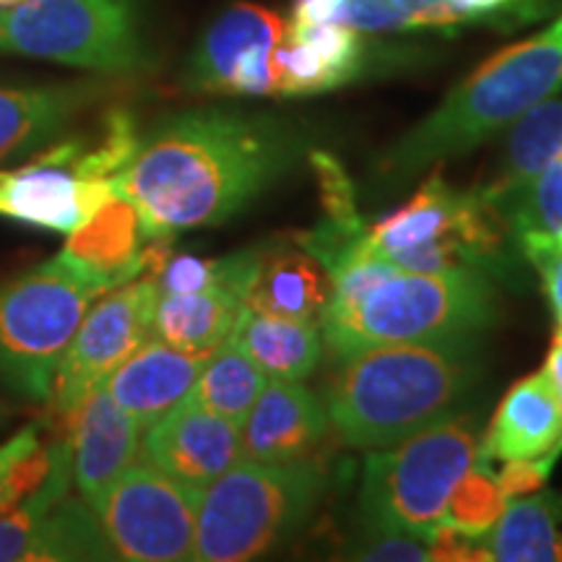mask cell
Segmentation results:
<instances>
[{
    "label": "cell",
    "mask_w": 562,
    "mask_h": 562,
    "mask_svg": "<svg viewBox=\"0 0 562 562\" xmlns=\"http://www.w3.org/2000/svg\"><path fill=\"white\" fill-rule=\"evenodd\" d=\"M300 136L284 123L232 108L165 117L140 138L115 178L136 206L146 237L227 222L292 170Z\"/></svg>",
    "instance_id": "cell-1"
},
{
    "label": "cell",
    "mask_w": 562,
    "mask_h": 562,
    "mask_svg": "<svg viewBox=\"0 0 562 562\" xmlns=\"http://www.w3.org/2000/svg\"><path fill=\"white\" fill-rule=\"evenodd\" d=\"M482 334L334 355L326 412L355 448H389L463 412L482 381Z\"/></svg>",
    "instance_id": "cell-2"
},
{
    "label": "cell",
    "mask_w": 562,
    "mask_h": 562,
    "mask_svg": "<svg viewBox=\"0 0 562 562\" xmlns=\"http://www.w3.org/2000/svg\"><path fill=\"white\" fill-rule=\"evenodd\" d=\"M328 273L334 292L321 328L331 355L484 334L501 313L490 273L404 271L364 250L362 237L328 263Z\"/></svg>",
    "instance_id": "cell-3"
},
{
    "label": "cell",
    "mask_w": 562,
    "mask_h": 562,
    "mask_svg": "<svg viewBox=\"0 0 562 562\" xmlns=\"http://www.w3.org/2000/svg\"><path fill=\"white\" fill-rule=\"evenodd\" d=\"M562 89V13L542 32L484 60L425 121L378 159L375 182L406 186L440 161L463 157Z\"/></svg>",
    "instance_id": "cell-4"
},
{
    "label": "cell",
    "mask_w": 562,
    "mask_h": 562,
    "mask_svg": "<svg viewBox=\"0 0 562 562\" xmlns=\"http://www.w3.org/2000/svg\"><path fill=\"white\" fill-rule=\"evenodd\" d=\"M326 476L318 461L237 459L201 492L193 560L245 562L292 539L318 508Z\"/></svg>",
    "instance_id": "cell-5"
},
{
    "label": "cell",
    "mask_w": 562,
    "mask_h": 562,
    "mask_svg": "<svg viewBox=\"0 0 562 562\" xmlns=\"http://www.w3.org/2000/svg\"><path fill=\"white\" fill-rule=\"evenodd\" d=\"M108 284L66 250L0 279V389L47 404L63 351Z\"/></svg>",
    "instance_id": "cell-6"
},
{
    "label": "cell",
    "mask_w": 562,
    "mask_h": 562,
    "mask_svg": "<svg viewBox=\"0 0 562 562\" xmlns=\"http://www.w3.org/2000/svg\"><path fill=\"white\" fill-rule=\"evenodd\" d=\"M508 227L480 191H456L432 175L402 209L364 227V250L404 271L508 273Z\"/></svg>",
    "instance_id": "cell-7"
},
{
    "label": "cell",
    "mask_w": 562,
    "mask_h": 562,
    "mask_svg": "<svg viewBox=\"0 0 562 562\" xmlns=\"http://www.w3.org/2000/svg\"><path fill=\"white\" fill-rule=\"evenodd\" d=\"M476 422L459 412L427 430L370 451L362 474L364 529L425 539L446 518L456 484L474 467Z\"/></svg>",
    "instance_id": "cell-8"
},
{
    "label": "cell",
    "mask_w": 562,
    "mask_h": 562,
    "mask_svg": "<svg viewBox=\"0 0 562 562\" xmlns=\"http://www.w3.org/2000/svg\"><path fill=\"white\" fill-rule=\"evenodd\" d=\"M0 53L112 76L146 66L133 0H21L0 9Z\"/></svg>",
    "instance_id": "cell-9"
},
{
    "label": "cell",
    "mask_w": 562,
    "mask_h": 562,
    "mask_svg": "<svg viewBox=\"0 0 562 562\" xmlns=\"http://www.w3.org/2000/svg\"><path fill=\"white\" fill-rule=\"evenodd\" d=\"M199 501L201 492L151 463H131L100 492L91 508L117 560L180 562L193 560Z\"/></svg>",
    "instance_id": "cell-10"
},
{
    "label": "cell",
    "mask_w": 562,
    "mask_h": 562,
    "mask_svg": "<svg viewBox=\"0 0 562 562\" xmlns=\"http://www.w3.org/2000/svg\"><path fill=\"white\" fill-rule=\"evenodd\" d=\"M159 300L157 277H138L91 302L63 351L50 393V412L60 425L79 409L91 391L104 385L112 370L121 368L151 336V321Z\"/></svg>",
    "instance_id": "cell-11"
},
{
    "label": "cell",
    "mask_w": 562,
    "mask_h": 562,
    "mask_svg": "<svg viewBox=\"0 0 562 562\" xmlns=\"http://www.w3.org/2000/svg\"><path fill=\"white\" fill-rule=\"evenodd\" d=\"M286 24L256 3H237L214 19L186 68V87L201 94H277V50Z\"/></svg>",
    "instance_id": "cell-12"
},
{
    "label": "cell",
    "mask_w": 562,
    "mask_h": 562,
    "mask_svg": "<svg viewBox=\"0 0 562 562\" xmlns=\"http://www.w3.org/2000/svg\"><path fill=\"white\" fill-rule=\"evenodd\" d=\"M74 138H63L30 165L0 170V216L70 235L115 199V182L100 178H81L70 165Z\"/></svg>",
    "instance_id": "cell-13"
},
{
    "label": "cell",
    "mask_w": 562,
    "mask_h": 562,
    "mask_svg": "<svg viewBox=\"0 0 562 562\" xmlns=\"http://www.w3.org/2000/svg\"><path fill=\"white\" fill-rule=\"evenodd\" d=\"M144 432L138 451L144 461L195 492L240 459V425L188 398Z\"/></svg>",
    "instance_id": "cell-14"
},
{
    "label": "cell",
    "mask_w": 562,
    "mask_h": 562,
    "mask_svg": "<svg viewBox=\"0 0 562 562\" xmlns=\"http://www.w3.org/2000/svg\"><path fill=\"white\" fill-rule=\"evenodd\" d=\"M331 432L326 404L300 381H266L240 425V459L250 461H318Z\"/></svg>",
    "instance_id": "cell-15"
},
{
    "label": "cell",
    "mask_w": 562,
    "mask_h": 562,
    "mask_svg": "<svg viewBox=\"0 0 562 562\" xmlns=\"http://www.w3.org/2000/svg\"><path fill=\"white\" fill-rule=\"evenodd\" d=\"M68 256L94 271L108 290L138 277H157L170 258L165 237H146L136 206L115 195L68 235Z\"/></svg>",
    "instance_id": "cell-16"
},
{
    "label": "cell",
    "mask_w": 562,
    "mask_h": 562,
    "mask_svg": "<svg viewBox=\"0 0 562 562\" xmlns=\"http://www.w3.org/2000/svg\"><path fill=\"white\" fill-rule=\"evenodd\" d=\"M74 448V484L89 505L131 467L140 451V427L100 385L63 425Z\"/></svg>",
    "instance_id": "cell-17"
},
{
    "label": "cell",
    "mask_w": 562,
    "mask_h": 562,
    "mask_svg": "<svg viewBox=\"0 0 562 562\" xmlns=\"http://www.w3.org/2000/svg\"><path fill=\"white\" fill-rule=\"evenodd\" d=\"M368 66L362 34L344 24H286L277 50V94L305 97L360 79Z\"/></svg>",
    "instance_id": "cell-18"
},
{
    "label": "cell",
    "mask_w": 562,
    "mask_h": 562,
    "mask_svg": "<svg viewBox=\"0 0 562 562\" xmlns=\"http://www.w3.org/2000/svg\"><path fill=\"white\" fill-rule=\"evenodd\" d=\"M331 273L313 252L294 243L252 248L243 305L271 318L311 321L331 300Z\"/></svg>",
    "instance_id": "cell-19"
},
{
    "label": "cell",
    "mask_w": 562,
    "mask_h": 562,
    "mask_svg": "<svg viewBox=\"0 0 562 562\" xmlns=\"http://www.w3.org/2000/svg\"><path fill=\"white\" fill-rule=\"evenodd\" d=\"M102 94L94 81L0 87V161L47 149Z\"/></svg>",
    "instance_id": "cell-20"
},
{
    "label": "cell",
    "mask_w": 562,
    "mask_h": 562,
    "mask_svg": "<svg viewBox=\"0 0 562 562\" xmlns=\"http://www.w3.org/2000/svg\"><path fill=\"white\" fill-rule=\"evenodd\" d=\"M562 453V412L544 370L526 375L497 406L484 435L476 461L544 459L558 461Z\"/></svg>",
    "instance_id": "cell-21"
},
{
    "label": "cell",
    "mask_w": 562,
    "mask_h": 562,
    "mask_svg": "<svg viewBox=\"0 0 562 562\" xmlns=\"http://www.w3.org/2000/svg\"><path fill=\"white\" fill-rule=\"evenodd\" d=\"M203 362L206 360L186 355L154 336L140 344L121 368L112 370L104 389L123 412L136 419L140 430H149L154 422L191 393Z\"/></svg>",
    "instance_id": "cell-22"
},
{
    "label": "cell",
    "mask_w": 562,
    "mask_h": 562,
    "mask_svg": "<svg viewBox=\"0 0 562 562\" xmlns=\"http://www.w3.org/2000/svg\"><path fill=\"white\" fill-rule=\"evenodd\" d=\"M240 311V297L224 286L188 294L159 292L151 334L186 355L209 360L235 331Z\"/></svg>",
    "instance_id": "cell-23"
},
{
    "label": "cell",
    "mask_w": 562,
    "mask_h": 562,
    "mask_svg": "<svg viewBox=\"0 0 562 562\" xmlns=\"http://www.w3.org/2000/svg\"><path fill=\"white\" fill-rule=\"evenodd\" d=\"M562 151V89L558 94L547 97L524 112L516 123L510 125L508 144H505L503 165L495 180L482 188L484 201L492 209L503 203L508 195L521 191L526 182L537 178L550 161L560 157Z\"/></svg>",
    "instance_id": "cell-24"
},
{
    "label": "cell",
    "mask_w": 562,
    "mask_h": 562,
    "mask_svg": "<svg viewBox=\"0 0 562 562\" xmlns=\"http://www.w3.org/2000/svg\"><path fill=\"white\" fill-rule=\"evenodd\" d=\"M252 362L277 381H305L321 360V331L311 321L271 318L243 305L232 331Z\"/></svg>",
    "instance_id": "cell-25"
},
{
    "label": "cell",
    "mask_w": 562,
    "mask_h": 562,
    "mask_svg": "<svg viewBox=\"0 0 562 562\" xmlns=\"http://www.w3.org/2000/svg\"><path fill=\"white\" fill-rule=\"evenodd\" d=\"M484 544L490 558L501 562H562V495L513 497Z\"/></svg>",
    "instance_id": "cell-26"
},
{
    "label": "cell",
    "mask_w": 562,
    "mask_h": 562,
    "mask_svg": "<svg viewBox=\"0 0 562 562\" xmlns=\"http://www.w3.org/2000/svg\"><path fill=\"white\" fill-rule=\"evenodd\" d=\"M117 560L100 518L83 497H60L34 526L21 562Z\"/></svg>",
    "instance_id": "cell-27"
},
{
    "label": "cell",
    "mask_w": 562,
    "mask_h": 562,
    "mask_svg": "<svg viewBox=\"0 0 562 562\" xmlns=\"http://www.w3.org/2000/svg\"><path fill=\"white\" fill-rule=\"evenodd\" d=\"M269 378L252 362V357L243 349V344L229 336L214 355L203 362L195 378L188 402L203 406V409L220 414V417L243 425L248 412L261 396Z\"/></svg>",
    "instance_id": "cell-28"
},
{
    "label": "cell",
    "mask_w": 562,
    "mask_h": 562,
    "mask_svg": "<svg viewBox=\"0 0 562 562\" xmlns=\"http://www.w3.org/2000/svg\"><path fill=\"white\" fill-rule=\"evenodd\" d=\"M53 446L42 442V425H26L0 442V516L32 495L50 472Z\"/></svg>",
    "instance_id": "cell-29"
},
{
    "label": "cell",
    "mask_w": 562,
    "mask_h": 562,
    "mask_svg": "<svg viewBox=\"0 0 562 562\" xmlns=\"http://www.w3.org/2000/svg\"><path fill=\"white\" fill-rule=\"evenodd\" d=\"M505 505H508V497L497 484L495 472L474 461V467L456 484L442 521L472 533V537H487V531L503 516Z\"/></svg>",
    "instance_id": "cell-30"
},
{
    "label": "cell",
    "mask_w": 562,
    "mask_h": 562,
    "mask_svg": "<svg viewBox=\"0 0 562 562\" xmlns=\"http://www.w3.org/2000/svg\"><path fill=\"white\" fill-rule=\"evenodd\" d=\"M311 161L315 172H318L321 203L323 211H326V220L349 232H362L364 222L360 211H357L355 188H351V180L344 172L341 161L326 151H313Z\"/></svg>",
    "instance_id": "cell-31"
},
{
    "label": "cell",
    "mask_w": 562,
    "mask_h": 562,
    "mask_svg": "<svg viewBox=\"0 0 562 562\" xmlns=\"http://www.w3.org/2000/svg\"><path fill=\"white\" fill-rule=\"evenodd\" d=\"M339 24L360 34L414 30L409 13L398 0H344Z\"/></svg>",
    "instance_id": "cell-32"
},
{
    "label": "cell",
    "mask_w": 562,
    "mask_h": 562,
    "mask_svg": "<svg viewBox=\"0 0 562 562\" xmlns=\"http://www.w3.org/2000/svg\"><path fill=\"white\" fill-rule=\"evenodd\" d=\"M349 558L355 560H402V562H419L430 560L425 539L406 537L396 531H378L364 529L362 542L351 547Z\"/></svg>",
    "instance_id": "cell-33"
},
{
    "label": "cell",
    "mask_w": 562,
    "mask_h": 562,
    "mask_svg": "<svg viewBox=\"0 0 562 562\" xmlns=\"http://www.w3.org/2000/svg\"><path fill=\"white\" fill-rule=\"evenodd\" d=\"M427 550L430 560L438 562H482L492 560L484 537H472V533L456 529L448 521L435 526L430 537H427Z\"/></svg>",
    "instance_id": "cell-34"
},
{
    "label": "cell",
    "mask_w": 562,
    "mask_h": 562,
    "mask_svg": "<svg viewBox=\"0 0 562 562\" xmlns=\"http://www.w3.org/2000/svg\"><path fill=\"white\" fill-rule=\"evenodd\" d=\"M554 467L550 456L544 459H521V461H503V469L497 472V484H501L505 497L513 501V497L531 495V492L542 490Z\"/></svg>",
    "instance_id": "cell-35"
},
{
    "label": "cell",
    "mask_w": 562,
    "mask_h": 562,
    "mask_svg": "<svg viewBox=\"0 0 562 562\" xmlns=\"http://www.w3.org/2000/svg\"><path fill=\"white\" fill-rule=\"evenodd\" d=\"M409 13L414 30H453L467 24L453 0H398Z\"/></svg>",
    "instance_id": "cell-36"
},
{
    "label": "cell",
    "mask_w": 562,
    "mask_h": 562,
    "mask_svg": "<svg viewBox=\"0 0 562 562\" xmlns=\"http://www.w3.org/2000/svg\"><path fill=\"white\" fill-rule=\"evenodd\" d=\"M539 277L544 281V292L550 297L554 321H558V334H562V248L537 250L526 258Z\"/></svg>",
    "instance_id": "cell-37"
},
{
    "label": "cell",
    "mask_w": 562,
    "mask_h": 562,
    "mask_svg": "<svg viewBox=\"0 0 562 562\" xmlns=\"http://www.w3.org/2000/svg\"><path fill=\"white\" fill-rule=\"evenodd\" d=\"M456 9L463 13L467 24H474V21H484L492 16H508L513 11L531 9L537 0H453Z\"/></svg>",
    "instance_id": "cell-38"
},
{
    "label": "cell",
    "mask_w": 562,
    "mask_h": 562,
    "mask_svg": "<svg viewBox=\"0 0 562 562\" xmlns=\"http://www.w3.org/2000/svg\"><path fill=\"white\" fill-rule=\"evenodd\" d=\"M344 0H294L290 24H339Z\"/></svg>",
    "instance_id": "cell-39"
},
{
    "label": "cell",
    "mask_w": 562,
    "mask_h": 562,
    "mask_svg": "<svg viewBox=\"0 0 562 562\" xmlns=\"http://www.w3.org/2000/svg\"><path fill=\"white\" fill-rule=\"evenodd\" d=\"M544 375L550 378L552 391H554V396H558V404L562 412V334H558V331H554L550 357H547V362H544Z\"/></svg>",
    "instance_id": "cell-40"
},
{
    "label": "cell",
    "mask_w": 562,
    "mask_h": 562,
    "mask_svg": "<svg viewBox=\"0 0 562 562\" xmlns=\"http://www.w3.org/2000/svg\"><path fill=\"white\" fill-rule=\"evenodd\" d=\"M21 0H0V9H9V5H16Z\"/></svg>",
    "instance_id": "cell-41"
},
{
    "label": "cell",
    "mask_w": 562,
    "mask_h": 562,
    "mask_svg": "<svg viewBox=\"0 0 562 562\" xmlns=\"http://www.w3.org/2000/svg\"><path fill=\"white\" fill-rule=\"evenodd\" d=\"M5 417H9V409H5V406H3V404H0V425H3V422H5Z\"/></svg>",
    "instance_id": "cell-42"
}]
</instances>
